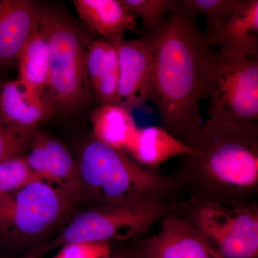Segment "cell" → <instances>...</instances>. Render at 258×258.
<instances>
[{"label": "cell", "instance_id": "obj_24", "mask_svg": "<svg viewBox=\"0 0 258 258\" xmlns=\"http://www.w3.org/2000/svg\"><path fill=\"white\" fill-rule=\"evenodd\" d=\"M108 243H76L60 247L55 258H103L110 250Z\"/></svg>", "mask_w": 258, "mask_h": 258}, {"label": "cell", "instance_id": "obj_9", "mask_svg": "<svg viewBox=\"0 0 258 258\" xmlns=\"http://www.w3.org/2000/svg\"><path fill=\"white\" fill-rule=\"evenodd\" d=\"M157 233L137 240L145 258H221L177 208L159 221Z\"/></svg>", "mask_w": 258, "mask_h": 258}, {"label": "cell", "instance_id": "obj_21", "mask_svg": "<svg viewBox=\"0 0 258 258\" xmlns=\"http://www.w3.org/2000/svg\"><path fill=\"white\" fill-rule=\"evenodd\" d=\"M36 180L40 179L32 172L22 156L0 163V199Z\"/></svg>", "mask_w": 258, "mask_h": 258}, {"label": "cell", "instance_id": "obj_17", "mask_svg": "<svg viewBox=\"0 0 258 258\" xmlns=\"http://www.w3.org/2000/svg\"><path fill=\"white\" fill-rule=\"evenodd\" d=\"M73 4L83 23L111 43L137 28L135 17L120 0H74Z\"/></svg>", "mask_w": 258, "mask_h": 258}, {"label": "cell", "instance_id": "obj_19", "mask_svg": "<svg viewBox=\"0 0 258 258\" xmlns=\"http://www.w3.org/2000/svg\"><path fill=\"white\" fill-rule=\"evenodd\" d=\"M50 47L40 30L32 35L18 56V79L47 91L50 83Z\"/></svg>", "mask_w": 258, "mask_h": 258}, {"label": "cell", "instance_id": "obj_18", "mask_svg": "<svg viewBox=\"0 0 258 258\" xmlns=\"http://www.w3.org/2000/svg\"><path fill=\"white\" fill-rule=\"evenodd\" d=\"M93 139L124 152L137 129L131 109L120 105H99L90 113Z\"/></svg>", "mask_w": 258, "mask_h": 258}, {"label": "cell", "instance_id": "obj_20", "mask_svg": "<svg viewBox=\"0 0 258 258\" xmlns=\"http://www.w3.org/2000/svg\"><path fill=\"white\" fill-rule=\"evenodd\" d=\"M122 5L136 18L142 21L144 35H148L159 28L164 19L177 8L176 0H120Z\"/></svg>", "mask_w": 258, "mask_h": 258}, {"label": "cell", "instance_id": "obj_6", "mask_svg": "<svg viewBox=\"0 0 258 258\" xmlns=\"http://www.w3.org/2000/svg\"><path fill=\"white\" fill-rule=\"evenodd\" d=\"M203 98L209 99V120H258V60L222 55L209 47L203 70Z\"/></svg>", "mask_w": 258, "mask_h": 258}, {"label": "cell", "instance_id": "obj_11", "mask_svg": "<svg viewBox=\"0 0 258 258\" xmlns=\"http://www.w3.org/2000/svg\"><path fill=\"white\" fill-rule=\"evenodd\" d=\"M208 46L226 57L258 60V1L242 0L215 28L204 31Z\"/></svg>", "mask_w": 258, "mask_h": 258}, {"label": "cell", "instance_id": "obj_1", "mask_svg": "<svg viewBox=\"0 0 258 258\" xmlns=\"http://www.w3.org/2000/svg\"><path fill=\"white\" fill-rule=\"evenodd\" d=\"M197 18L179 1L159 28L147 35L153 54L148 101L154 103L161 127L182 142L203 123V63L210 47Z\"/></svg>", "mask_w": 258, "mask_h": 258}, {"label": "cell", "instance_id": "obj_15", "mask_svg": "<svg viewBox=\"0 0 258 258\" xmlns=\"http://www.w3.org/2000/svg\"><path fill=\"white\" fill-rule=\"evenodd\" d=\"M86 74L93 98L99 105L115 103L119 81V62L114 45L91 40L86 55Z\"/></svg>", "mask_w": 258, "mask_h": 258}, {"label": "cell", "instance_id": "obj_3", "mask_svg": "<svg viewBox=\"0 0 258 258\" xmlns=\"http://www.w3.org/2000/svg\"><path fill=\"white\" fill-rule=\"evenodd\" d=\"M78 166L81 198L91 205L134 200L176 203L182 194L172 176L141 165L126 153L94 139L83 145Z\"/></svg>", "mask_w": 258, "mask_h": 258}, {"label": "cell", "instance_id": "obj_23", "mask_svg": "<svg viewBox=\"0 0 258 258\" xmlns=\"http://www.w3.org/2000/svg\"><path fill=\"white\" fill-rule=\"evenodd\" d=\"M37 130H22L0 121V163L26 152Z\"/></svg>", "mask_w": 258, "mask_h": 258}, {"label": "cell", "instance_id": "obj_13", "mask_svg": "<svg viewBox=\"0 0 258 258\" xmlns=\"http://www.w3.org/2000/svg\"><path fill=\"white\" fill-rule=\"evenodd\" d=\"M55 114L46 91L18 79L0 84V121L22 129L37 130L40 122Z\"/></svg>", "mask_w": 258, "mask_h": 258}, {"label": "cell", "instance_id": "obj_10", "mask_svg": "<svg viewBox=\"0 0 258 258\" xmlns=\"http://www.w3.org/2000/svg\"><path fill=\"white\" fill-rule=\"evenodd\" d=\"M119 62V81L115 104L132 109L148 101L153 54L149 35L113 42Z\"/></svg>", "mask_w": 258, "mask_h": 258}, {"label": "cell", "instance_id": "obj_8", "mask_svg": "<svg viewBox=\"0 0 258 258\" xmlns=\"http://www.w3.org/2000/svg\"><path fill=\"white\" fill-rule=\"evenodd\" d=\"M177 208L221 258H258L255 201L227 204L188 198Z\"/></svg>", "mask_w": 258, "mask_h": 258}, {"label": "cell", "instance_id": "obj_25", "mask_svg": "<svg viewBox=\"0 0 258 258\" xmlns=\"http://www.w3.org/2000/svg\"><path fill=\"white\" fill-rule=\"evenodd\" d=\"M103 258H145L137 240L134 241L128 245L123 246L116 249H110L109 252Z\"/></svg>", "mask_w": 258, "mask_h": 258}, {"label": "cell", "instance_id": "obj_22", "mask_svg": "<svg viewBox=\"0 0 258 258\" xmlns=\"http://www.w3.org/2000/svg\"><path fill=\"white\" fill-rule=\"evenodd\" d=\"M242 2V0H182L181 4L191 14L203 16L207 25L206 30H210L238 8Z\"/></svg>", "mask_w": 258, "mask_h": 258}, {"label": "cell", "instance_id": "obj_14", "mask_svg": "<svg viewBox=\"0 0 258 258\" xmlns=\"http://www.w3.org/2000/svg\"><path fill=\"white\" fill-rule=\"evenodd\" d=\"M39 5L30 0H0V67L17 62L22 49L39 30Z\"/></svg>", "mask_w": 258, "mask_h": 258}, {"label": "cell", "instance_id": "obj_12", "mask_svg": "<svg viewBox=\"0 0 258 258\" xmlns=\"http://www.w3.org/2000/svg\"><path fill=\"white\" fill-rule=\"evenodd\" d=\"M26 151L24 159L37 178L81 198L78 161L59 141L37 131Z\"/></svg>", "mask_w": 258, "mask_h": 258}, {"label": "cell", "instance_id": "obj_16", "mask_svg": "<svg viewBox=\"0 0 258 258\" xmlns=\"http://www.w3.org/2000/svg\"><path fill=\"white\" fill-rule=\"evenodd\" d=\"M124 152L136 162L152 169H157L171 158L195 154L184 142L161 126L137 128Z\"/></svg>", "mask_w": 258, "mask_h": 258}, {"label": "cell", "instance_id": "obj_5", "mask_svg": "<svg viewBox=\"0 0 258 258\" xmlns=\"http://www.w3.org/2000/svg\"><path fill=\"white\" fill-rule=\"evenodd\" d=\"M39 30L50 47V83L47 89L55 113L71 115L93 99L86 68L91 40L60 13L39 5Z\"/></svg>", "mask_w": 258, "mask_h": 258}, {"label": "cell", "instance_id": "obj_4", "mask_svg": "<svg viewBox=\"0 0 258 258\" xmlns=\"http://www.w3.org/2000/svg\"><path fill=\"white\" fill-rule=\"evenodd\" d=\"M177 203L134 200L91 205L75 214L53 239L34 247L22 258H40L67 244L137 239L159 223Z\"/></svg>", "mask_w": 258, "mask_h": 258}, {"label": "cell", "instance_id": "obj_7", "mask_svg": "<svg viewBox=\"0 0 258 258\" xmlns=\"http://www.w3.org/2000/svg\"><path fill=\"white\" fill-rule=\"evenodd\" d=\"M79 197L36 180L0 199V239L8 243L35 242L67 216Z\"/></svg>", "mask_w": 258, "mask_h": 258}, {"label": "cell", "instance_id": "obj_2", "mask_svg": "<svg viewBox=\"0 0 258 258\" xmlns=\"http://www.w3.org/2000/svg\"><path fill=\"white\" fill-rule=\"evenodd\" d=\"M195 152L171 175L181 192L201 201L250 203L258 192L257 122L208 120L183 141Z\"/></svg>", "mask_w": 258, "mask_h": 258}]
</instances>
